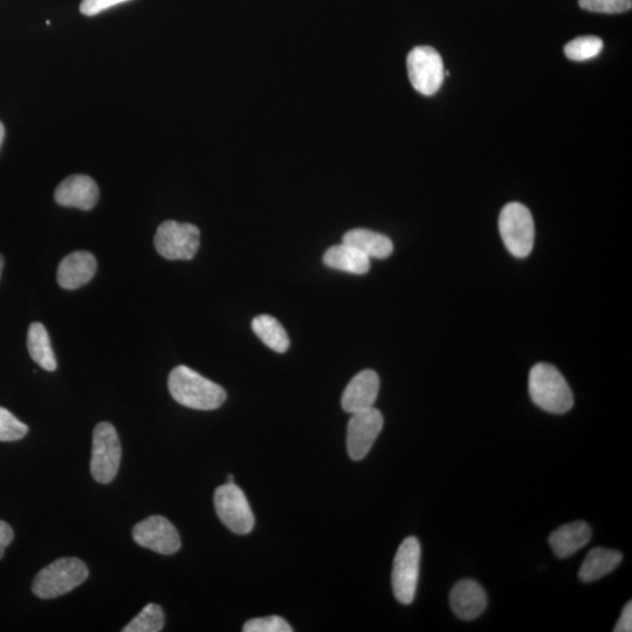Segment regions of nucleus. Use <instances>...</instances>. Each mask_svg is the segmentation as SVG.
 I'll use <instances>...</instances> for the list:
<instances>
[{"mask_svg":"<svg viewBox=\"0 0 632 632\" xmlns=\"http://www.w3.org/2000/svg\"><path fill=\"white\" fill-rule=\"evenodd\" d=\"M168 388L177 403L190 409L216 410L226 401V391L221 386L185 366L170 373Z\"/></svg>","mask_w":632,"mask_h":632,"instance_id":"1","label":"nucleus"},{"mask_svg":"<svg viewBox=\"0 0 632 632\" xmlns=\"http://www.w3.org/2000/svg\"><path fill=\"white\" fill-rule=\"evenodd\" d=\"M528 389L532 401L551 414H566L574 405V397L563 375L552 364L539 363L530 373Z\"/></svg>","mask_w":632,"mask_h":632,"instance_id":"2","label":"nucleus"},{"mask_svg":"<svg viewBox=\"0 0 632 632\" xmlns=\"http://www.w3.org/2000/svg\"><path fill=\"white\" fill-rule=\"evenodd\" d=\"M89 576L84 561L77 558L56 560L34 577L32 592L41 600L57 599L78 588Z\"/></svg>","mask_w":632,"mask_h":632,"instance_id":"3","label":"nucleus"},{"mask_svg":"<svg viewBox=\"0 0 632 632\" xmlns=\"http://www.w3.org/2000/svg\"><path fill=\"white\" fill-rule=\"evenodd\" d=\"M503 242L514 257L526 258L533 250L535 228L531 211L517 202L507 204L499 217Z\"/></svg>","mask_w":632,"mask_h":632,"instance_id":"4","label":"nucleus"},{"mask_svg":"<svg viewBox=\"0 0 632 632\" xmlns=\"http://www.w3.org/2000/svg\"><path fill=\"white\" fill-rule=\"evenodd\" d=\"M122 448L114 425L102 422L93 432L91 473L96 482L112 483L119 472Z\"/></svg>","mask_w":632,"mask_h":632,"instance_id":"5","label":"nucleus"},{"mask_svg":"<svg viewBox=\"0 0 632 632\" xmlns=\"http://www.w3.org/2000/svg\"><path fill=\"white\" fill-rule=\"evenodd\" d=\"M419 567H421V544L415 537L405 539L395 556L391 583L396 600L405 606L415 600Z\"/></svg>","mask_w":632,"mask_h":632,"instance_id":"6","label":"nucleus"},{"mask_svg":"<svg viewBox=\"0 0 632 632\" xmlns=\"http://www.w3.org/2000/svg\"><path fill=\"white\" fill-rule=\"evenodd\" d=\"M201 244V231L194 224L167 221L158 226L155 249L168 260H191Z\"/></svg>","mask_w":632,"mask_h":632,"instance_id":"7","label":"nucleus"},{"mask_svg":"<svg viewBox=\"0 0 632 632\" xmlns=\"http://www.w3.org/2000/svg\"><path fill=\"white\" fill-rule=\"evenodd\" d=\"M408 75L412 87L425 96L435 95L445 77L443 59L434 47L418 46L409 53Z\"/></svg>","mask_w":632,"mask_h":632,"instance_id":"8","label":"nucleus"},{"mask_svg":"<svg viewBox=\"0 0 632 632\" xmlns=\"http://www.w3.org/2000/svg\"><path fill=\"white\" fill-rule=\"evenodd\" d=\"M214 503L219 520L233 533L246 535L254 527V515L249 501L235 483L219 486Z\"/></svg>","mask_w":632,"mask_h":632,"instance_id":"9","label":"nucleus"},{"mask_svg":"<svg viewBox=\"0 0 632 632\" xmlns=\"http://www.w3.org/2000/svg\"><path fill=\"white\" fill-rule=\"evenodd\" d=\"M133 539L137 545L162 555H173L181 548V538L176 527L161 515H151L136 524Z\"/></svg>","mask_w":632,"mask_h":632,"instance_id":"10","label":"nucleus"},{"mask_svg":"<svg viewBox=\"0 0 632 632\" xmlns=\"http://www.w3.org/2000/svg\"><path fill=\"white\" fill-rule=\"evenodd\" d=\"M384 419L375 408L356 412L350 418L347 432V449L353 460L366 458L381 434Z\"/></svg>","mask_w":632,"mask_h":632,"instance_id":"11","label":"nucleus"},{"mask_svg":"<svg viewBox=\"0 0 632 632\" xmlns=\"http://www.w3.org/2000/svg\"><path fill=\"white\" fill-rule=\"evenodd\" d=\"M99 188L93 178L86 175H73L58 185L54 192L56 202L65 208L92 210L99 201Z\"/></svg>","mask_w":632,"mask_h":632,"instance_id":"12","label":"nucleus"},{"mask_svg":"<svg viewBox=\"0 0 632 632\" xmlns=\"http://www.w3.org/2000/svg\"><path fill=\"white\" fill-rule=\"evenodd\" d=\"M380 377L374 370H363L349 382L343 391L341 404L343 410L349 414L374 408L379 396Z\"/></svg>","mask_w":632,"mask_h":632,"instance_id":"13","label":"nucleus"},{"mask_svg":"<svg viewBox=\"0 0 632 632\" xmlns=\"http://www.w3.org/2000/svg\"><path fill=\"white\" fill-rule=\"evenodd\" d=\"M450 606L460 620H476L487 607L485 590L476 581H459L451 590Z\"/></svg>","mask_w":632,"mask_h":632,"instance_id":"14","label":"nucleus"},{"mask_svg":"<svg viewBox=\"0 0 632 632\" xmlns=\"http://www.w3.org/2000/svg\"><path fill=\"white\" fill-rule=\"evenodd\" d=\"M98 269V263L92 253L77 251L68 254L59 265L58 284L64 290H78L91 281Z\"/></svg>","mask_w":632,"mask_h":632,"instance_id":"15","label":"nucleus"},{"mask_svg":"<svg viewBox=\"0 0 632 632\" xmlns=\"http://www.w3.org/2000/svg\"><path fill=\"white\" fill-rule=\"evenodd\" d=\"M590 540H592V528L585 521H575L554 531L549 537V546L558 558L567 559L581 551Z\"/></svg>","mask_w":632,"mask_h":632,"instance_id":"16","label":"nucleus"},{"mask_svg":"<svg viewBox=\"0 0 632 632\" xmlns=\"http://www.w3.org/2000/svg\"><path fill=\"white\" fill-rule=\"evenodd\" d=\"M343 243L355 247L370 259H386L394 251V244L389 237L366 229L348 231L343 236Z\"/></svg>","mask_w":632,"mask_h":632,"instance_id":"17","label":"nucleus"},{"mask_svg":"<svg viewBox=\"0 0 632 632\" xmlns=\"http://www.w3.org/2000/svg\"><path fill=\"white\" fill-rule=\"evenodd\" d=\"M623 555L614 549L597 547L592 549L583 561L579 577L589 583L602 579L621 565Z\"/></svg>","mask_w":632,"mask_h":632,"instance_id":"18","label":"nucleus"},{"mask_svg":"<svg viewBox=\"0 0 632 632\" xmlns=\"http://www.w3.org/2000/svg\"><path fill=\"white\" fill-rule=\"evenodd\" d=\"M324 263L331 269L359 274V276L370 270V258L345 243L328 249L324 254Z\"/></svg>","mask_w":632,"mask_h":632,"instance_id":"19","label":"nucleus"},{"mask_svg":"<svg viewBox=\"0 0 632 632\" xmlns=\"http://www.w3.org/2000/svg\"><path fill=\"white\" fill-rule=\"evenodd\" d=\"M27 349L32 360L39 364L46 372H54L58 363L51 345L50 335L40 322H34L27 333Z\"/></svg>","mask_w":632,"mask_h":632,"instance_id":"20","label":"nucleus"},{"mask_svg":"<svg viewBox=\"0 0 632 632\" xmlns=\"http://www.w3.org/2000/svg\"><path fill=\"white\" fill-rule=\"evenodd\" d=\"M254 334L274 352L284 354L290 348V339L277 319L271 315H258L252 321Z\"/></svg>","mask_w":632,"mask_h":632,"instance_id":"21","label":"nucleus"},{"mask_svg":"<svg viewBox=\"0 0 632 632\" xmlns=\"http://www.w3.org/2000/svg\"><path fill=\"white\" fill-rule=\"evenodd\" d=\"M163 609L155 603H149L132 622L122 629V632H160L164 628Z\"/></svg>","mask_w":632,"mask_h":632,"instance_id":"22","label":"nucleus"},{"mask_svg":"<svg viewBox=\"0 0 632 632\" xmlns=\"http://www.w3.org/2000/svg\"><path fill=\"white\" fill-rule=\"evenodd\" d=\"M603 50V41L599 37L585 36L579 37L565 46V54L569 60L586 61L594 59Z\"/></svg>","mask_w":632,"mask_h":632,"instance_id":"23","label":"nucleus"},{"mask_svg":"<svg viewBox=\"0 0 632 632\" xmlns=\"http://www.w3.org/2000/svg\"><path fill=\"white\" fill-rule=\"evenodd\" d=\"M29 428L11 414L9 410L0 407V442H16L23 439Z\"/></svg>","mask_w":632,"mask_h":632,"instance_id":"24","label":"nucleus"},{"mask_svg":"<svg viewBox=\"0 0 632 632\" xmlns=\"http://www.w3.org/2000/svg\"><path fill=\"white\" fill-rule=\"evenodd\" d=\"M580 8L590 12L623 13L632 9V0H579Z\"/></svg>","mask_w":632,"mask_h":632,"instance_id":"25","label":"nucleus"},{"mask_svg":"<svg viewBox=\"0 0 632 632\" xmlns=\"http://www.w3.org/2000/svg\"><path fill=\"white\" fill-rule=\"evenodd\" d=\"M244 632H292L291 625L284 618L279 616H269L263 618H253L247 621L243 628Z\"/></svg>","mask_w":632,"mask_h":632,"instance_id":"26","label":"nucleus"},{"mask_svg":"<svg viewBox=\"0 0 632 632\" xmlns=\"http://www.w3.org/2000/svg\"><path fill=\"white\" fill-rule=\"evenodd\" d=\"M127 2H130V0H82L80 11L82 15L92 17L113 8V6Z\"/></svg>","mask_w":632,"mask_h":632,"instance_id":"27","label":"nucleus"},{"mask_svg":"<svg viewBox=\"0 0 632 632\" xmlns=\"http://www.w3.org/2000/svg\"><path fill=\"white\" fill-rule=\"evenodd\" d=\"M13 539H15V533L11 526L0 520V560L3 559L5 548L10 546Z\"/></svg>","mask_w":632,"mask_h":632,"instance_id":"28","label":"nucleus"},{"mask_svg":"<svg viewBox=\"0 0 632 632\" xmlns=\"http://www.w3.org/2000/svg\"><path fill=\"white\" fill-rule=\"evenodd\" d=\"M614 631L615 632L632 631V603L631 602H629L627 606L624 607L620 620H618Z\"/></svg>","mask_w":632,"mask_h":632,"instance_id":"29","label":"nucleus"},{"mask_svg":"<svg viewBox=\"0 0 632 632\" xmlns=\"http://www.w3.org/2000/svg\"><path fill=\"white\" fill-rule=\"evenodd\" d=\"M4 136H5V129H4L3 123L0 122V148H2Z\"/></svg>","mask_w":632,"mask_h":632,"instance_id":"30","label":"nucleus"},{"mask_svg":"<svg viewBox=\"0 0 632 632\" xmlns=\"http://www.w3.org/2000/svg\"><path fill=\"white\" fill-rule=\"evenodd\" d=\"M3 269H4V258L2 254H0V278H2Z\"/></svg>","mask_w":632,"mask_h":632,"instance_id":"31","label":"nucleus"},{"mask_svg":"<svg viewBox=\"0 0 632 632\" xmlns=\"http://www.w3.org/2000/svg\"><path fill=\"white\" fill-rule=\"evenodd\" d=\"M235 483V477L232 476V474H229L228 476V484H233Z\"/></svg>","mask_w":632,"mask_h":632,"instance_id":"32","label":"nucleus"}]
</instances>
